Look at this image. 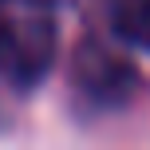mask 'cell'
I'll return each mask as SVG.
<instances>
[{"label":"cell","instance_id":"4","mask_svg":"<svg viewBox=\"0 0 150 150\" xmlns=\"http://www.w3.org/2000/svg\"><path fill=\"white\" fill-rule=\"evenodd\" d=\"M0 4H47V8H55V0H0Z\"/></svg>","mask_w":150,"mask_h":150},{"label":"cell","instance_id":"2","mask_svg":"<svg viewBox=\"0 0 150 150\" xmlns=\"http://www.w3.org/2000/svg\"><path fill=\"white\" fill-rule=\"evenodd\" d=\"M71 103L83 119H99V115H119L142 91V75L122 52L99 44V40H83L71 55Z\"/></svg>","mask_w":150,"mask_h":150},{"label":"cell","instance_id":"3","mask_svg":"<svg viewBox=\"0 0 150 150\" xmlns=\"http://www.w3.org/2000/svg\"><path fill=\"white\" fill-rule=\"evenodd\" d=\"M111 28L122 44L150 52V0H111Z\"/></svg>","mask_w":150,"mask_h":150},{"label":"cell","instance_id":"1","mask_svg":"<svg viewBox=\"0 0 150 150\" xmlns=\"http://www.w3.org/2000/svg\"><path fill=\"white\" fill-rule=\"evenodd\" d=\"M59 47L55 8L0 4V79L16 91H32L47 79Z\"/></svg>","mask_w":150,"mask_h":150}]
</instances>
